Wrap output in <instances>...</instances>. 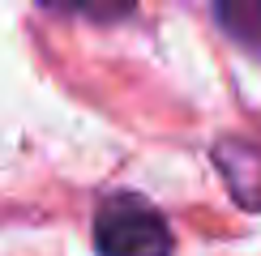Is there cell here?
<instances>
[{"mask_svg": "<svg viewBox=\"0 0 261 256\" xmlns=\"http://www.w3.org/2000/svg\"><path fill=\"white\" fill-rule=\"evenodd\" d=\"M214 167L223 171V184L231 192L236 201H240L244 209L261 213V137H223L219 145L210 149Z\"/></svg>", "mask_w": 261, "mask_h": 256, "instance_id": "7a4b0ae2", "label": "cell"}, {"mask_svg": "<svg viewBox=\"0 0 261 256\" xmlns=\"http://www.w3.org/2000/svg\"><path fill=\"white\" fill-rule=\"evenodd\" d=\"M214 21L231 35L240 47H248L253 56H261V0H244V5H219Z\"/></svg>", "mask_w": 261, "mask_h": 256, "instance_id": "3957f363", "label": "cell"}, {"mask_svg": "<svg viewBox=\"0 0 261 256\" xmlns=\"http://www.w3.org/2000/svg\"><path fill=\"white\" fill-rule=\"evenodd\" d=\"M99 256H171L167 218L137 192H116L94 209Z\"/></svg>", "mask_w": 261, "mask_h": 256, "instance_id": "6da1fadb", "label": "cell"}]
</instances>
